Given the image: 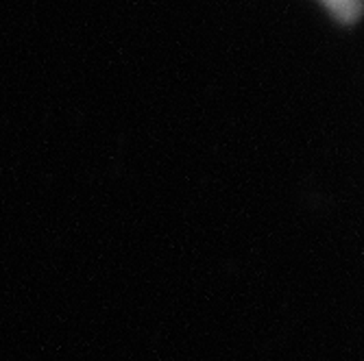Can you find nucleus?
<instances>
[{
	"mask_svg": "<svg viewBox=\"0 0 364 361\" xmlns=\"http://www.w3.org/2000/svg\"><path fill=\"white\" fill-rule=\"evenodd\" d=\"M321 3L343 22H355L362 11V0H321Z\"/></svg>",
	"mask_w": 364,
	"mask_h": 361,
	"instance_id": "f257e3e1",
	"label": "nucleus"
}]
</instances>
